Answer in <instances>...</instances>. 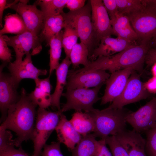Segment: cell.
<instances>
[{
    "label": "cell",
    "mask_w": 156,
    "mask_h": 156,
    "mask_svg": "<svg viewBox=\"0 0 156 156\" xmlns=\"http://www.w3.org/2000/svg\"><path fill=\"white\" fill-rule=\"evenodd\" d=\"M1 36L8 45L13 48L16 62L22 61L24 55L30 53L31 50V55H34L38 53L42 49L39 36L29 31L13 36Z\"/></svg>",
    "instance_id": "cell-9"
},
{
    "label": "cell",
    "mask_w": 156,
    "mask_h": 156,
    "mask_svg": "<svg viewBox=\"0 0 156 156\" xmlns=\"http://www.w3.org/2000/svg\"><path fill=\"white\" fill-rule=\"evenodd\" d=\"M65 24L61 14L48 17L44 19L43 26L39 36L41 42L44 41L49 45L51 39L64 28Z\"/></svg>",
    "instance_id": "cell-22"
},
{
    "label": "cell",
    "mask_w": 156,
    "mask_h": 156,
    "mask_svg": "<svg viewBox=\"0 0 156 156\" xmlns=\"http://www.w3.org/2000/svg\"><path fill=\"white\" fill-rule=\"evenodd\" d=\"M106 145L105 139H101L97 140L93 156H113Z\"/></svg>",
    "instance_id": "cell-36"
},
{
    "label": "cell",
    "mask_w": 156,
    "mask_h": 156,
    "mask_svg": "<svg viewBox=\"0 0 156 156\" xmlns=\"http://www.w3.org/2000/svg\"><path fill=\"white\" fill-rule=\"evenodd\" d=\"M64 28L62 40V46L66 56L69 57L71 50L73 46L77 43V40L79 38L76 31L72 27L65 25Z\"/></svg>",
    "instance_id": "cell-30"
},
{
    "label": "cell",
    "mask_w": 156,
    "mask_h": 156,
    "mask_svg": "<svg viewBox=\"0 0 156 156\" xmlns=\"http://www.w3.org/2000/svg\"><path fill=\"white\" fill-rule=\"evenodd\" d=\"M7 1L0 0V24L1 27H3L2 20L3 14L4 10L6 8Z\"/></svg>",
    "instance_id": "cell-41"
},
{
    "label": "cell",
    "mask_w": 156,
    "mask_h": 156,
    "mask_svg": "<svg viewBox=\"0 0 156 156\" xmlns=\"http://www.w3.org/2000/svg\"><path fill=\"white\" fill-rule=\"evenodd\" d=\"M60 110L52 112L39 108L32 140L34 151L32 156H40L42 150L51 134L55 129L60 120Z\"/></svg>",
    "instance_id": "cell-5"
},
{
    "label": "cell",
    "mask_w": 156,
    "mask_h": 156,
    "mask_svg": "<svg viewBox=\"0 0 156 156\" xmlns=\"http://www.w3.org/2000/svg\"><path fill=\"white\" fill-rule=\"evenodd\" d=\"M60 143L53 142L50 144H46L42 152V156H64L60 149Z\"/></svg>",
    "instance_id": "cell-34"
},
{
    "label": "cell",
    "mask_w": 156,
    "mask_h": 156,
    "mask_svg": "<svg viewBox=\"0 0 156 156\" xmlns=\"http://www.w3.org/2000/svg\"><path fill=\"white\" fill-rule=\"evenodd\" d=\"M126 149L129 156H146V140L140 133L127 130L116 136Z\"/></svg>",
    "instance_id": "cell-18"
},
{
    "label": "cell",
    "mask_w": 156,
    "mask_h": 156,
    "mask_svg": "<svg viewBox=\"0 0 156 156\" xmlns=\"http://www.w3.org/2000/svg\"><path fill=\"white\" fill-rule=\"evenodd\" d=\"M15 146L14 139L11 132L7 129L0 128V151Z\"/></svg>",
    "instance_id": "cell-33"
},
{
    "label": "cell",
    "mask_w": 156,
    "mask_h": 156,
    "mask_svg": "<svg viewBox=\"0 0 156 156\" xmlns=\"http://www.w3.org/2000/svg\"><path fill=\"white\" fill-rule=\"evenodd\" d=\"M72 64L69 58L66 56L56 70V83L53 93L51 94V106L60 110V100L64 88L66 84L68 69Z\"/></svg>",
    "instance_id": "cell-21"
},
{
    "label": "cell",
    "mask_w": 156,
    "mask_h": 156,
    "mask_svg": "<svg viewBox=\"0 0 156 156\" xmlns=\"http://www.w3.org/2000/svg\"><path fill=\"white\" fill-rule=\"evenodd\" d=\"M119 13L128 16L145 8L143 0H116Z\"/></svg>",
    "instance_id": "cell-29"
},
{
    "label": "cell",
    "mask_w": 156,
    "mask_h": 156,
    "mask_svg": "<svg viewBox=\"0 0 156 156\" xmlns=\"http://www.w3.org/2000/svg\"><path fill=\"white\" fill-rule=\"evenodd\" d=\"M125 119L133 130L140 133H145L156 125V97L134 112H130Z\"/></svg>",
    "instance_id": "cell-10"
},
{
    "label": "cell",
    "mask_w": 156,
    "mask_h": 156,
    "mask_svg": "<svg viewBox=\"0 0 156 156\" xmlns=\"http://www.w3.org/2000/svg\"><path fill=\"white\" fill-rule=\"evenodd\" d=\"M36 106L22 88L19 100L9 108L0 128L10 130L16 133L15 146L20 147L23 142L32 140Z\"/></svg>",
    "instance_id": "cell-1"
},
{
    "label": "cell",
    "mask_w": 156,
    "mask_h": 156,
    "mask_svg": "<svg viewBox=\"0 0 156 156\" xmlns=\"http://www.w3.org/2000/svg\"><path fill=\"white\" fill-rule=\"evenodd\" d=\"M110 149L113 156H129L126 149L115 136H109L105 139Z\"/></svg>",
    "instance_id": "cell-32"
},
{
    "label": "cell",
    "mask_w": 156,
    "mask_h": 156,
    "mask_svg": "<svg viewBox=\"0 0 156 156\" xmlns=\"http://www.w3.org/2000/svg\"><path fill=\"white\" fill-rule=\"evenodd\" d=\"M102 85L92 88H77L66 90L62 96L65 97L66 101L61 109L62 113L71 109L76 111H85L89 112L95 109L93 105L101 99L98 96V93Z\"/></svg>",
    "instance_id": "cell-6"
},
{
    "label": "cell",
    "mask_w": 156,
    "mask_h": 156,
    "mask_svg": "<svg viewBox=\"0 0 156 156\" xmlns=\"http://www.w3.org/2000/svg\"><path fill=\"white\" fill-rule=\"evenodd\" d=\"M55 130L58 142L64 144L71 151L80 142L82 137L63 113L60 115V121Z\"/></svg>",
    "instance_id": "cell-19"
},
{
    "label": "cell",
    "mask_w": 156,
    "mask_h": 156,
    "mask_svg": "<svg viewBox=\"0 0 156 156\" xmlns=\"http://www.w3.org/2000/svg\"><path fill=\"white\" fill-rule=\"evenodd\" d=\"M150 44L151 48L156 49V34L150 41Z\"/></svg>",
    "instance_id": "cell-42"
},
{
    "label": "cell",
    "mask_w": 156,
    "mask_h": 156,
    "mask_svg": "<svg viewBox=\"0 0 156 156\" xmlns=\"http://www.w3.org/2000/svg\"><path fill=\"white\" fill-rule=\"evenodd\" d=\"M91 7V20L97 45L103 38L114 34L110 19L102 0H90Z\"/></svg>",
    "instance_id": "cell-13"
},
{
    "label": "cell",
    "mask_w": 156,
    "mask_h": 156,
    "mask_svg": "<svg viewBox=\"0 0 156 156\" xmlns=\"http://www.w3.org/2000/svg\"><path fill=\"white\" fill-rule=\"evenodd\" d=\"M8 45L0 35V59L3 62L10 63L12 59L11 50L8 47Z\"/></svg>",
    "instance_id": "cell-35"
},
{
    "label": "cell",
    "mask_w": 156,
    "mask_h": 156,
    "mask_svg": "<svg viewBox=\"0 0 156 156\" xmlns=\"http://www.w3.org/2000/svg\"><path fill=\"white\" fill-rule=\"evenodd\" d=\"M4 24L0 30V35L11 34H20L28 31L21 17L17 13L8 14L5 17Z\"/></svg>",
    "instance_id": "cell-24"
},
{
    "label": "cell",
    "mask_w": 156,
    "mask_h": 156,
    "mask_svg": "<svg viewBox=\"0 0 156 156\" xmlns=\"http://www.w3.org/2000/svg\"><path fill=\"white\" fill-rule=\"evenodd\" d=\"M135 71L133 68L129 67L111 73L105 83L101 104L112 102L118 97L125 89L130 76Z\"/></svg>",
    "instance_id": "cell-15"
},
{
    "label": "cell",
    "mask_w": 156,
    "mask_h": 156,
    "mask_svg": "<svg viewBox=\"0 0 156 156\" xmlns=\"http://www.w3.org/2000/svg\"><path fill=\"white\" fill-rule=\"evenodd\" d=\"M67 1V0H38L35 3L40 6L45 19L61 14Z\"/></svg>",
    "instance_id": "cell-28"
},
{
    "label": "cell",
    "mask_w": 156,
    "mask_h": 156,
    "mask_svg": "<svg viewBox=\"0 0 156 156\" xmlns=\"http://www.w3.org/2000/svg\"><path fill=\"white\" fill-rule=\"evenodd\" d=\"M150 95L140 75L135 71L130 76L121 94L108 107L122 108L126 105L146 99Z\"/></svg>",
    "instance_id": "cell-7"
},
{
    "label": "cell",
    "mask_w": 156,
    "mask_h": 156,
    "mask_svg": "<svg viewBox=\"0 0 156 156\" xmlns=\"http://www.w3.org/2000/svg\"><path fill=\"white\" fill-rule=\"evenodd\" d=\"M124 108L107 107L100 110L95 109L89 112L94 120L95 137L105 139L109 136H116L127 130L125 119L129 112Z\"/></svg>",
    "instance_id": "cell-3"
},
{
    "label": "cell",
    "mask_w": 156,
    "mask_h": 156,
    "mask_svg": "<svg viewBox=\"0 0 156 156\" xmlns=\"http://www.w3.org/2000/svg\"><path fill=\"white\" fill-rule=\"evenodd\" d=\"M102 1L110 20L113 19L118 12L116 0H103Z\"/></svg>",
    "instance_id": "cell-37"
},
{
    "label": "cell",
    "mask_w": 156,
    "mask_h": 156,
    "mask_svg": "<svg viewBox=\"0 0 156 156\" xmlns=\"http://www.w3.org/2000/svg\"><path fill=\"white\" fill-rule=\"evenodd\" d=\"M0 156H29L21 148H15L11 147L0 151Z\"/></svg>",
    "instance_id": "cell-38"
},
{
    "label": "cell",
    "mask_w": 156,
    "mask_h": 156,
    "mask_svg": "<svg viewBox=\"0 0 156 156\" xmlns=\"http://www.w3.org/2000/svg\"><path fill=\"white\" fill-rule=\"evenodd\" d=\"M31 53L26 55L24 59L21 62L14 61L10 62L8 66L10 75L15 84L18 86L21 81L24 79H31L34 80L39 78L41 75L47 73L46 69H40L36 67L33 64Z\"/></svg>",
    "instance_id": "cell-16"
},
{
    "label": "cell",
    "mask_w": 156,
    "mask_h": 156,
    "mask_svg": "<svg viewBox=\"0 0 156 156\" xmlns=\"http://www.w3.org/2000/svg\"><path fill=\"white\" fill-rule=\"evenodd\" d=\"M69 120L75 129L82 136L94 132V121L89 112L76 111Z\"/></svg>",
    "instance_id": "cell-23"
},
{
    "label": "cell",
    "mask_w": 156,
    "mask_h": 156,
    "mask_svg": "<svg viewBox=\"0 0 156 156\" xmlns=\"http://www.w3.org/2000/svg\"><path fill=\"white\" fill-rule=\"evenodd\" d=\"M154 156H156V154L155 155H154Z\"/></svg>",
    "instance_id": "cell-43"
},
{
    "label": "cell",
    "mask_w": 156,
    "mask_h": 156,
    "mask_svg": "<svg viewBox=\"0 0 156 156\" xmlns=\"http://www.w3.org/2000/svg\"><path fill=\"white\" fill-rule=\"evenodd\" d=\"M111 21L114 34L122 39L133 43L138 40V36L132 26L121 25Z\"/></svg>",
    "instance_id": "cell-31"
},
{
    "label": "cell",
    "mask_w": 156,
    "mask_h": 156,
    "mask_svg": "<svg viewBox=\"0 0 156 156\" xmlns=\"http://www.w3.org/2000/svg\"><path fill=\"white\" fill-rule=\"evenodd\" d=\"M145 8L156 14V0H143Z\"/></svg>",
    "instance_id": "cell-40"
},
{
    "label": "cell",
    "mask_w": 156,
    "mask_h": 156,
    "mask_svg": "<svg viewBox=\"0 0 156 156\" xmlns=\"http://www.w3.org/2000/svg\"><path fill=\"white\" fill-rule=\"evenodd\" d=\"M61 14L65 25L74 29L77 34L80 42L88 47L90 57L97 44L92 21L91 7L90 1L79 10L69 11L67 13L63 12Z\"/></svg>",
    "instance_id": "cell-4"
},
{
    "label": "cell",
    "mask_w": 156,
    "mask_h": 156,
    "mask_svg": "<svg viewBox=\"0 0 156 156\" xmlns=\"http://www.w3.org/2000/svg\"><path fill=\"white\" fill-rule=\"evenodd\" d=\"M110 74L102 70H90L75 72L69 70L66 85V90L90 88L103 85Z\"/></svg>",
    "instance_id": "cell-8"
},
{
    "label": "cell",
    "mask_w": 156,
    "mask_h": 156,
    "mask_svg": "<svg viewBox=\"0 0 156 156\" xmlns=\"http://www.w3.org/2000/svg\"><path fill=\"white\" fill-rule=\"evenodd\" d=\"M133 44V43L118 37H106L101 40L90 58L93 61L99 57L111 56L125 50Z\"/></svg>",
    "instance_id": "cell-17"
},
{
    "label": "cell",
    "mask_w": 156,
    "mask_h": 156,
    "mask_svg": "<svg viewBox=\"0 0 156 156\" xmlns=\"http://www.w3.org/2000/svg\"><path fill=\"white\" fill-rule=\"evenodd\" d=\"M50 76L47 78L34 80L35 88L34 90L28 94L30 99L39 108L46 109L51 105L52 88Z\"/></svg>",
    "instance_id": "cell-20"
},
{
    "label": "cell",
    "mask_w": 156,
    "mask_h": 156,
    "mask_svg": "<svg viewBox=\"0 0 156 156\" xmlns=\"http://www.w3.org/2000/svg\"><path fill=\"white\" fill-rule=\"evenodd\" d=\"M27 1H15L6 5V8L14 10L23 19L28 31L39 36L42 29L44 16L41 10L38 9L35 3L27 4Z\"/></svg>",
    "instance_id": "cell-12"
},
{
    "label": "cell",
    "mask_w": 156,
    "mask_h": 156,
    "mask_svg": "<svg viewBox=\"0 0 156 156\" xmlns=\"http://www.w3.org/2000/svg\"><path fill=\"white\" fill-rule=\"evenodd\" d=\"M151 47L149 43L133 44L125 50L108 56L100 57L89 65L75 70L79 72L90 70H108L111 73L116 71L131 67L135 71L142 73L143 71L145 59Z\"/></svg>",
    "instance_id": "cell-2"
},
{
    "label": "cell",
    "mask_w": 156,
    "mask_h": 156,
    "mask_svg": "<svg viewBox=\"0 0 156 156\" xmlns=\"http://www.w3.org/2000/svg\"><path fill=\"white\" fill-rule=\"evenodd\" d=\"M7 64L3 63L0 66V109L1 114L0 122L5 120L10 107L19 100L17 86L10 75L2 72Z\"/></svg>",
    "instance_id": "cell-14"
},
{
    "label": "cell",
    "mask_w": 156,
    "mask_h": 156,
    "mask_svg": "<svg viewBox=\"0 0 156 156\" xmlns=\"http://www.w3.org/2000/svg\"><path fill=\"white\" fill-rule=\"evenodd\" d=\"M64 31L62 30L53 37L50 40V46L49 76L59 65V61L62 52V38Z\"/></svg>",
    "instance_id": "cell-25"
},
{
    "label": "cell",
    "mask_w": 156,
    "mask_h": 156,
    "mask_svg": "<svg viewBox=\"0 0 156 156\" xmlns=\"http://www.w3.org/2000/svg\"><path fill=\"white\" fill-rule=\"evenodd\" d=\"M93 134L82 136L80 142L71 151V156H93L97 140Z\"/></svg>",
    "instance_id": "cell-26"
},
{
    "label": "cell",
    "mask_w": 156,
    "mask_h": 156,
    "mask_svg": "<svg viewBox=\"0 0 156 156\" xmlns=\"http://www.w3.org/2000/svg\"><path fill=\"white\" fill-rule=\"evenodd\" d=\"M86 2L85 0H67L66 6L70 11H75L83 7Z\"/></svg>",
    "instance_id": "cell-39"
},
{
    "label": "cell",
    "mask_w": 156,
    "mask_h": 156,
    "mask_svg": "<svg viewBox=\"0 0 156 156\" xmlns=\"http://www.w3.org/2000/svg\"><path fill=\"white\" fill-rule=\"evenodd\" d=\"M89 56L88 47L80 42L77 43L73 47L69 57L73 67L75 68L80 65H83L84 67L87 66L90 62L88 60Z\"/></svg>",
    "instance_id": "cell-27"
},
{
    "label": "cell",
    "mask_w": 156,
    "mask_h": 156,
    "mask_svg": "<svg viewBox=\"0 0 156 156\" xmlns=\"http://www.w3.org/2000/svg\"><path fill=\"white\" fill-rule=\"evenodd\" d=\"M127 16L141 43H150L156 34V14L145 8Z\"/></svg>",
    "instance_id": "cell-11"
}]
</instances>
